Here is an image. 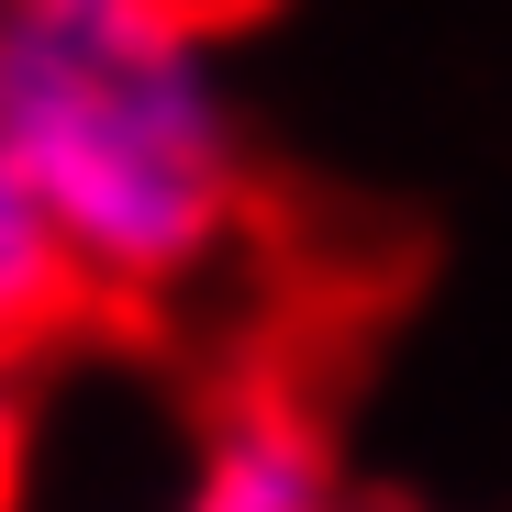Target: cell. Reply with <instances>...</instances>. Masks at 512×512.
I'll list each match as a JSON object with an SVG mask.
<instances>
[{"label": "cell", "instance_id": "obj_3", "mask_svg": "<svg viewBox=\"0 0 512 512\" xmlns=\"http://www.w3.org/2000/svg\"><path fill=\"white\" fill-rule=\"evenodd\" d=\"M67 323H90V290H78V268H67L56 223L34 212L23 167L0 156V379H12L23 357H45Z\"/></svg>", "mask_w": 512, "mask_h": 512}, {"label": "cell", "instance_id": "obj_4", "mask_svg": "<svg viewBox=\"0 0 512 512\" xmlns=\"http://www.w3.org/2000/svg\"><path fill=\"white\" fill-rule=\"evenodd\" d=\"M0 12H34V23H101V34H212L245 0H0Z\"/></svg>", "mask_w": 512, "mask_h": 512}, {"label": "cell", "instance_id": "obj_5", "mask_svg": "<svg viewBox=\"0 0 512 512\" xmlns=\"http://www.w3.org/2000/svg\"><path fill=\"white\" fill-rule=\"evenodd\" d=\"M23 501V423H12V401H0V512Z\"/></svg>", "mask_w": 512, "mask_h": 512}, {"label": "cell", "instance_id": "obj_1", "mask_svg": "<svg viewBox=\"0 0 512 512\" xmlns=\"http://www.w3.org/2000/svg\"><path fill=\"white\" fill-rule=\"evenodd\" d=\"M0 156L56 223L90 312H167L256 223V167L212 78V34L0 12Z\"/></svg>", "mask_w": 512, "mask_h": 512}, {"label": "cell", "instance_id": "obj_2", "mask_svg": "<svg viewBox=\"0 0 512 512\" xmlns=\"http://www.w3.org/2000/svg\"><path fill=\"white\" fill-rule=\"evenodd\" d=\"M179 512H346L334 457H323V423L290 390H245L223 412V435L201 446V479H190Z\"/></svg>", "mask_w": 512, "mask_h": 512}]
</instances>
